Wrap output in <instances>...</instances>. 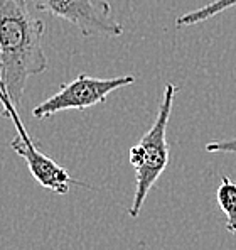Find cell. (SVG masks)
Instances as JSON below:
<instances>
[{"mask_svg": "<svg viewBox=\"0 0 236 250\" xmlns=\"http://www.w3.org/2000/svg\"><path fill=\"white\" fill-rule=\"evenodd\" d=\"M42 36L44 22L29 12L27 0H0V80L17 106L27 80L47 69Z\"/></svg>", "mask_w": 236, "mask_h": 250, "instance_id": "cell-1", "label": "cell"}, {"mask_svg": "<svg viewBox=\"0 0 236 250\" xmlns=\"http://www.w3.org/2000/svg\"><path fill=\"white\" fill-rule=\"evenodd\" d=\"M177 93H179V86H176L174 83L165 84L152 127L130 149L128 159L135 171V194L132 207L128 209L130 218H138L150 189L169 166L171 147L167 142V125Z\"/></svg>", "mask_w": 236, "mask_h": 250, "instance_id": "cell-2", "label": "cell"}, {"mask_svg": "<svg viewBox=\"0 0 236 250\" xmlns=\"http://www.w3.org/2000/svg\"><path fill=\"white\" fill-rule=\"evenodd\" d=\"M0 105L3 108L2 115L10 119V122L14 124V127L17 130V135L10 141V149L25 161L32 178L38 181V185L46 188L47 191H51L54 194H68L71 185L90 188L84 183L75 179L64 167L59 166L56 161H53L38 149V146L34 144L24 122H22L19 112H17V105L10 98L2 80H0Z\"/></svg>", "mask_w": 236, "mask_h": 250, "instance_id": "cell-3", "label": "cell"}, {"mask_svg": "<svg viewBox=\"0 0 236 250\" xmlns=\"http://www.w3.org/2000/svg\"><path fill=\"white\" fill-rule=\"evenodd\" d=\"M135 82L137 78L134 75L117 76V78H93L81 73L73 82L62 84L58 93L34 106L32 115L38 120H44L68 110L83 112L90 106L105 104L110 93H113L118 88L130 86Z\"/></svg>", "mask_w": 236, "mask_h": 250, "instance_id": "cell-4", "label": "cell"}, {"mask_svg": "<svg viewBox=\"0 0 236 250\" xmlns=\"http://www.w3.org/2000/svg\"><path fill=\"white\" fill-rule=\"evenodd\" d=\"M39 10L75 25L84 38H118L123 25L113 17L106 0H32Z\"/></svg>", "mask_w": 236, "mask_h": 250, "instance_id": "cell-5", "label": "cell"}, {"mask_svg": "<svg viewBox=\"0 0 236 250\" xmlns=\"http://www.w3.org/2000/svg\"><path fill=\"white\" fill-rule=\"evenodd\" d=\"M216 200L221 211L226 215V230L236 237V183L223 176L216 191Z\"/></svg>", "mask_w": 236, "mask_h": 250, "instance_id": "cell-6", "label": "cell"}, {"mask_svg": "<svg viewBox=\"0 0 236 250\" xmlns=\"http://www.w3.org/2000/svg\"><path fill=\"white\" fill-rule=\"evenodd\" d=\"M231 7H236V0H213L208 5L199 7L196 10H191V12L179 16L176 19V25L177 27H189V25L201 24V22L213 19L217 14L224 12V10L231 9Z\"/></svg>", "mask_w": 236, "mask_h": 250, "instance_id": "cell-7", "label": "cell"}, {"mask_svg": "<svg viewBox=\"0 0 236 250\" xmlns=\"http://www.w3.org/2000/svg\"><path fill=\"white\" fill-rule=\"evenodd\" d=\"M208 152H221V154H235L236 156V137L224 139V141L208 142L204 147Z\"/></svg>", "mask_w": 236, "mask_h": 250, "instance_id": "cell-8", "label": "cell"}, {"mask_svg": "<svg viewBox=\"0 0 236 250\" xmlns=\"http://www.w3.org/2000/svg\"><path fill=\"white\" fill-rule=\"evenodd\" d=\"M0 69H2V58H0Z\"/></svg>", "mask_w": 236, "mask_h": 250, "instance_id": "cell-9", "label": "cell"}]
</instances>
